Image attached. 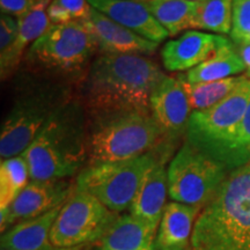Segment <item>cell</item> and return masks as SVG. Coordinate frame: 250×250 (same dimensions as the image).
Wrapping results in <instances>:
<instances>
[{
  "instance_id": "1",
  "label": "cell",
  "mask_w": 250,
  "mask_h": 250,
  "mask_svg": "<svg viewBox=\"0 0 250 250\" xmlns=\"http://www.w3.org/2000/svg\"><path fill=\"white\" fill-rule=\"evenodd\" d=\"M166 74L146 56L100 54L79 83V101L88 120L149 110V98Z\"/></svg>"
},
{
  "instance_id": "2",
  "label": "cell",
  "mask_w": 250,
  "mask_h": 250,
  "mask_svg": "<svg viewBox=\"0 0 250 250\" xmlns=\"http://www.w3.org/2000/svg\"><path fill=\"white\" fill-rule=\"evenodd\" d=\"M88 117L78 98L64 104L44 125L22 156L30 181H59L73 176L88 161Z\"/></svg>"
},
{
  "instance_id": "3",
  "label": "cell",
  "mask_w": 250,
  "mask_h": 250,
  "mask_svg": "<svg viewBox=\"0 0 250 250\" xmlns=\"http://www.w3.org/2000/svg\"><path fill=\"white\" fill-rule=\"evenodd\" d=\"M189 250H250V164L230 171L202 208Z\"/></svg>"
},
{
  "instance_id": "4",
  "label": "cell",
  "mask_w": 250,
  "mask_h": 250,
  "mask_svg": "<svg viewBox=\"0 0 250 250\" xmlns=\"http://www.w3.org/2000/svg\"><path fill=\"white\" fill-rule=\"evenodd\" d=\"M1 125V160L22 155L48 121L74 98L72 83L51 78H27Z\"/></svg>"
},
{
  "instance_id": "5",
  "label": "cell",
  "mask_w": 250,
  "mask_h": 250,
  "mask_svg": "<svg viewBox=\"0 0 250 250\" xmlns=\"http://www.w3.org/2000/svg\"><path fill=\"white\" fill-rule=\"evenodd\" d=\"M99 44L83 21L51 24L26 54L28 71L73 85L83 80Z\"/></svg>"
},
{
  "instance_id": "6",
  "label": "cell",
  "mask_w": 250,
  "mask_h": 250,
  "mask_svg": "<svg viewBox=\"0 0 250 250\" xmlns=\"http://www.w3.org/2000/svg\"><path fill=\"white\" fill-rule=\"evenodd\" d=\"M164 133L151 112L130 111L89 120L88 165L139 158L164 144Z\"/></svg>"
},
{
  "instance_id": "7",
  "label": "cell",
  "mask_w": 250,
  "mask_h": 250,
  "mask_svg": "<svg viewBox=\"0 0 250 250\" xmlns=\"http://www.w3.org/2000/svg\"><path fill=\"white\" fill-rule=\"evenodd\" d=\"M249 103L250 79H247L218 104L206 110L192 111L186 142L224 165L228 148Z\"/></svg>"
},
{
  "instance_id": "8",
  "label": "cell",
  "mask_w": 250,
  "mask_h": 250,
  "mask_svg": "<svg viewBox=\"0 0 250 250\" xmlns=\"http://www.w3.org/2000/svg\"><path fill=\"white\" fill-rule=\"evenodd\" d=\"M158 158L151 152L130 160L88 165L78 174L74 190L89 193L120 214L129 210L144 175Z\"/></svg>"
},
{
  "instance_id": "9",
  "label": "cell",
  "mask_w": 250,
  "mask_h": 250,
  "mask_svg": "<svg viewBox=\"0 0 250 250\" xmlns=\"http://www.w3.org/2000/svg\"><path fill=\"white\" fill-rule=\"evenodd\" d=\"M229 173L226 166L184 142L167 168L168 196L173 202L203 208Z\"/></svg>"
},
{
  "instance_id": "10",
  "label": "cell",
  "mask_w": 250,
  "mask_h": 250,
  "mask_svg": "<svg viewBox=\"0 0 250 250\" xmlns=\"http://www.w3.org/2000/svg\"><path fill=\"white\" fill-rule=\"evenodd\" d=\"M118 215L89 193L74 190L52 225L50 242L57 248L96 243Z\"/></svg>"
},
{
  "instance_id": "11",
  "label": "cell",
  "mask_w": 250,
  "mask_h": 250,
  "mask_svg": "<svg viewBox=\"0 0 250 250\" xmlns=\"http://www.w3.org/2000/svg\"><path fill=\"white\" fill-rule=\"evenodd\" d=\"M74 191L67 180L30 181L8 208L0 211V228L6 232L15 224L29 220L55 210L64 204Z\"/></svg>"
},
{
  "instance_id": "12",
  "label": "cell",
  "mask_w": 250,
  "mask_h": 250,
  "mask_svg": "<svg viewBox=\"0 0 250 250\" xmlns=\"http://www.w3.org/2000/svg\"><path fill=\"white\" fill-rule=\"evenodd\" d=\"M152 117L164 133L165 143L186 137L192 109L181 81L166 76L149 98Z\"/></svg>"
},
{
  "instance_id": "13",
  "label": "cell",
  "mask_w": 250,
  "mask_h": 250,
  "mask_svg": "<svg viewBox=\"0 0 250 250\" xmlns=\"http://www.w3.org/2000/svg\"><path fill=\"white\" fill-rule=\"evenodd\" d=\"M230 43L226 37L199 30L184 31L161 49L164 67L169 72L190 71L208 61L219 49Z\"/></svg>"
},
{
  "instance_id": "14",
  "label": "cell",
  "mask_w": 250,
  "mask_h": 250,
  "mask_svg": "<svg viewBox=\"0 0 250 250\" xmlns=\"http://www.w3.org/2000/svg\"><path fill=\"white\" fill-rule=\"evenodd\" d=\"M83 22L92 30L102 54L148 56L159 46V43L137 35L93 7L89 19Z\"/></svg>"
},
{
  "instance_id": "15",
  "label": "cell",
  "mask_w": 250,
  "mask_h": 250,
  "mask_svg": "<svg viewBox=\"0 0 250 250\" xmlns=\"http://www.w3.org/2000/svg\"><path fill=\"white\" fill-rule=\"evenodd\" d=\"M88 2L93 8L144 39L160 44L169 36L149 11L146 0H88Z\"/></svg>"
},
{
  "instance_id": "16",
  "label": "cell",
  "mask_w": 250,
  "mask_h": 250,
  "mask_svg": "<svg viewBox=\"0 0 250 250\" xmlns=\"http://www.w3.org/2000/svg\"><path fill=\"white\" fill-rule=\"evenodd\" d=\"M167 196L168 174L164 160L159 156L158 160L144 175L142 183L129 208V213L158 229L162 213L167 205Z\"/></svg>"
},
{
  "instance_id": "17",
  "label": "cell",
  "mask_w": 250,
  "mask_h": 250,
  "mask_svg": "<svg viewBox=\"0 0 250 250\" xmlns=\"http://www.w3.org/2000/svg\"><path fill=\"white\" fill-rule=\"evenodd\" d=\"M201 211L202 208L182 203H167L156 233V250H189L193 227Z\"/></svg>"
},
{
  "instance_id": "18",
  "label": "cell",
  "mask_w": 250,
  "mask_h": 250,
  "mask_svg": "<svg viewBox=\"0 0 250 250\" xmlns=\"http://www.w3.org/2000/svg\"><path fill=\"white\" fill-rule=\"evenodd\" d=\"M156 228L130 213L122 214L95 246L104 250H156Z\"/></svg>"
},
{
  "instance_id": "19",
  "label": "cell",
  "mask_w": 250,
  "mask_h": 250,
  "mask_svg": "<svg viewBox=\"0 0 250 250\" xmlns=\"http://www.w3.org/2000/svg\"><path fill=\"white\" fill-rule=\"evenodd\" d=\"M62 206L40 217L12 226L2 233L1 250H48L51 248L50 233Z\"/></svg>"
},
{
  "instance_id": "20",
  "label": "cell",
  "mask_w": 250,
  "mask_h": 250,
  "mask_svg": "<svg viewBox=\"0 0 250 250\" xmlns=\"http://www.w3.org/2000/svg\"><path fill=\"white\" fill-rule=\"evenodd\" d=\"M246 71L245 64L236 52L233 43H228L218 50L208 61L203 62L198 66L191 68L186 73L177 76L187 80L188 83H208L236 77Z\"/></svg>"
},
{
  "instance_id": "21",
  "label": "cell",
  "mask_w": 250,
  "mask_h": 250,
  "mask_svg": "<svg viewBox=\"0 0 250 250\" xmlns=\"http://www.w3.org/2000/svg\"><path fill=\"white\" fill-rule=\"evenodd\" d=\"M149 11L169 36L196 28L197 2L189 0H148Z\"/></svg>"
},
{
  "instance_id": "22",
  "label": "cell",
  "mask_w": 250,
  "mask_h": 250,
  "mask_svg": "<svg viewBox=\"0 0 250 250\" xmlns=\"http://www.w3.org/2000/svg\"><path fill=\"white\" fill-rule=\"evenodd\" d=\"M181 81L192 111H201L212 108L230 95L237 87L248 79L246 76L230 77L227 79L208 81V83H188L187 80L176 76Z\"/></svg>"
},
{
  "instance_id": "23",
  "label": "cell",
  "mask_w": 250,
  "mask_h": 250,
  "mask_svg": "<svg viewBox=\"0 0 250 250\" xmlns=\"http://www.w3.org/2000/svg\"><path fill=\"white\" fill-rule=\"evenodd\" d=\"M52 0H40L30 12L18 19L19 34L14 48V66L19 68L22 62L23 54L28 51L31 44L36 42L51 26L48 17V7Z\"/></svg>"
},
{
  "instance_id": "24",
  "label": "cell",
  "mask_w": 250,
  "mask_h": 250,
  "mask_svg": "<svg viewBox=\"0 0 250 250\" xmlns=\"http://www.w3.org/2000/svg\"><path fill=\"white\" fill-rule=\"evenodd\" d=\"M29 169L22 155L1 160L0 165V211L11 206L29 183Z\"/></svg>"
},
{
  "instance_id": "25",
  "label": "cell",
  "mask_w": 250,
  "mask_h": 250,
  "mask_svg": "<svg viewBox=\"0 0 250 250\" xmlns=\"http://www.w3.org/2000/svg\"><path fill=\"white\" fill-rule=\"evenodd\" d=\"M232 22L233 0H201L197 2V29L230 34Z\"/></svg>"
},
{
  "instance_id": "26",
  "label": "cell",
  "mask_w": 250,
  "mask_h": 250,
  "mask_svg": "<svg viewBox=\"0 0 250 250\" xmlns=\"http://www.w3.org/2000/svg\"><path fill=\"white\" fill-rule=\"evenodd\" d=\"M18 34V19L1 13V17H0V73H1V80L8 79L18 71L14 66L13 61Z\"/></svg>"
},
{
  "instance_id": "27",
  "label": "cell",
  "mask_w": 250,
  "mask_h": 250,
  "mask_svg": "<svg viewBox=\"0 0 250 250\" xmlns=\"http://www.w3.org/2000/svg\"><path fill=\"white\" fill-rule=\"evenodd\" d=\"M250 164V103L237 127L233 142L225 158L224 165L232 171Z\"/></svg>"
},
{
  "instance_id": "28",
  "label": "cell",
  "mask_w": 250,
  "mask_h": 250,
  "mask_svg": "<svg viewBox=\"0 0 250 250\" xmlns=\"http://www.w3.org/2000/svg\"><path fill=\"white\" fill-rule=\"evenodd\" d=\"M90 11L88 0H52L48 7V17L51 24H62L88 20Z\"/></svg>"
},
{
  "instance_id": "29",
  "label": "cell",
  "mask_w": 250,
  "mask_h": 250,
  "mask_svg": "<svg viewBox=\"0 0 250 250\" xmlns=\"http://www.w3.org/2000/svg\"><path fill=\"white\" fill-rule=\"evenodd\" d=\"M250 31V0H233V43L241 42Z\"/></svg>"
},
{
  "instance_id": "30",
  "label": "cell",
  "mask_w": 250,
  "mask_h": 250,
  "mask_svg": "<svg viewBox=\"0 0 250 250\" xmlns=\"http://www.w3.org/2000/svg\"><path fill=\"white\" fill-rule=\"evenodd\" d=\"M39 1L40 0H0V8L2 14L20 19L30 12Z\"/></svg>"
},
{
  "instance_id": "31",
  "label": "cell",
  "mask_w": 250,
  "mask_h": 250,
  "mask_svg": "<svg viewBox=\"0 0 250 250\" xmlns=\"http://www.w3.org/2000/svg\"><path fill=\"white\" fill-rule=\"evenodd\" d=\"M235 46L236 52L239 54L240 58L242 59L243 64L246 67V74L245 76L250 79V42H239V43H233Z\"/></svg>"
},
{
  "instance_id": "32",
  "label": "cell",
  "mask_w": 250,
  "mask_h": 250,
  "mask_svg": "<svg viewBox=\"0 0 250 250\" xmlns=\"http://www.w3.org/2000/svg\"><path fill=\"white\" fill-rule=\"evenodd\" d=\"M88 246H81V247H74V248H57V247L52 246L51 248L48 250H86Z\"/></svg>"
},
{
  "instance_id": "33",
  "label": "cell",
  "mask_w": 250,
  "mask_h": 250,
  "mask_svg": "<svg viewBox=\"0 0 250 250\" xmlns=\"http://www.w3.org/2000/svg\"><path fill=\"white\" fill-rule=\"evenodd\" d=\"M243 41H246V42H250V31L248 34H247V36L245 37V40H243ZM243 41H241V42H243ZM237 43H239V42H237Z\"/></svg>"
},
{
  "instance_id": "34",
  "label": "cell",
  "mask_w": 250,
  "mask_h": 250,
  "mask_svg": "<svg viewBox=\"0 0 250 250\" xmlns=\"http://www.w3.org/2000/svg\"><path fill=\"white\" fill-rule=\"evenodd\" d=\"M95 250H104V249H102V248H100V247H98V246H96V248H95Z\"/></svg>"
},
{
  "instance_id": "35",
  "label": "cell",
  "mask_w": 250,
  "mask_h": 250,
  "mask_svg": "<svg viewBox=\"0 0 250 250\" xmlns=\"http://www.w3.org/2000/svg\"><path fill=\"white\" fill-rule=\"evenodd\" d=\"M189 1H193V2H198V1H201V0H189Z\"/></svg>"
}]
</instances>
